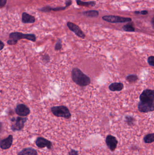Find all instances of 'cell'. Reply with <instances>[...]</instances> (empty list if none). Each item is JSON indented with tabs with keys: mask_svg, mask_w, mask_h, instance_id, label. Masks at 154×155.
Instances as JSON below:
<instances>
[{
	"mask_svg": "<svg viewBox=\"0 0 154 155\" xmlns=\"http://www.w3.org/2000/svg\"><path fill=\"white\" fill-rule=\"evenodd\" d=\"M15 112L17 115L21 117H26L30 113V108L24 104H19L15 108Z\"/></svg>",
	"mask_w": 154,
	"mask_h": 155,
	"instance_id": "11",
	"label": "cell"
},
{
	"mask_svg": "<svg viewBox=\"0 0 154 155\" xmlns=\"http://www.w3.org/2000/svg\"><path fill=\"white\" fill-rule=\"evenodd\" d=\"M10 39L7 41V43L10 45H15L17 43L18 40L21 39H26L33 42H36V37L35 34H24L19 32H13L9 35Z\"/></svg>",
	"mask_w": 154,
	"mask_h": 155,
	"instance_id": "2",
	"label": "cell"
},
{
	"mask_svg": "<svg viewBox=\"0 0 154 155\" xmlns=\"http://www.w3.org/2000/svg\"><path fill=\"white\" fill-rule=\"evenodd\" d=\"M71 76L73 81L81 87L88 86L91 83L89 77L77 68L73 69L71 72Z\"/></svg>",
	"mask_w": 154,
	"mask_h": 155,
	"instance_id": "1",
	"label": "cell"
},
{
	"mask_svg": "<svg viewBox=\"0 0 154 155\" xmlns=\"http://www.w3.org/2000/svg\"><path fill=\"white\" fill-rule=\"evenodd\" d=\"M67 25L69 30L74 32L77 37L82 39L85 38V34L78 25L70 22H68Z\"/></svg>",
	"mask_w": 154,
	"mask_h": 155,
	"instance_id": "10",
	"label": "cell"
},
{
	"mask_svg": "<svg viewBox=\"0 0 154 155\" xmlns=\"http://www.w3.org/2000/svg\"><path fill=\"white\" fill-rule=\"evenodd\" d=\"M73 3V1L72 0H67L66 2H65V5H66V7H70Z\"/></svg>",
	"mask_w": 154,
	"mask_h": 155,
	"instance_id": "28",
	"label": "cell"
},
{
	"mask_svg": "<svg viewBox=\"0 0 154 155\" xmlns=\"http://www.w3.org/2000/svg\"><path fill=\"white\" fill-rule=\"evenodd\" d=\"M123 29L124 31H125L127 32H134L135 31V28H134L132 23H130L124 25L123 27Z\"/></svg>",
	"mask_w": 154,
	"mask_h": 155,
	"instance_id": "20",
	"label": "cell"
},
{
	"mask_svg": "<svg viewBox=\"0 0 154 155\" xmlns=\"http://www.w3.org/2000/svg\"><path fill=\"white\" fill-rule=\"evenodd\" d=\"M151 25H152V27L154 29V17L152 18V20H151Z\"/></svg>",
	"mask_w": 154,
	"mask_h": 155,
	"instance_id": "31",
	"label": "cell"
},
{
	"mask_svg": "<svg viewBox=\"0 0 154 155\" xmlns=\"http://www.w3.org/2000/svg\"><path fill=\"white\" fill-rule=\"evenodd\" d=\"M61 48H62V44H61V39L58 38V39L57 43L55 44L54 49H55V51H58L60 50Z\"/></svg>",
	"mask_w": 154,
	"mask_h": 155,
	"instance_id": "23",
	"label": "cell"
},
{
	"mask_svg": "<svg viewBox=\"0 0 154 155\" xmlns=\"http://www.w3.org/2000/svg\"><path fill=\"white\" fill-rule=\"evenodd\" d=\"M139 98L141 102L154 103V90H144L140 96Z\"/></svg>",
	"mask_w": 154,
	"mask_h": 155,
	"instance_id": "8",
	"label": "cell"
},
{
	"mask_svg": "<svg viewBox=\"0 0 154 155\" xmlns=\"http://www.w3.org/2000/svg\"><path fill=\"white\" fill-rule=\"evenodd\" d=\"M27 120V118L17 117L16 118H12L11 119V121L14 123L11 125V130L14 132L22 131L24 127V125Z\"/></svg>",
	"mask_w": 154,
	"mask_h": 155,
	"instance_id": "4",
	"label": "cell"
},
{
	"mask_svg": "<svg viewBox=\"0 0 154 155\" xmlns=\"http://www.w3.org/2000/svg\"><path fill=\"white\" fill-rule=\"evenodd\" d=\"M134 13L135 15H139V14H141V11H135Z\"/></svg>",
	"mask_w": 154,
	"mask_h": 155,
	"instance_id": "32",
	"label": "cell"
},
{
	"mask_svg": "<svg viewBox=\"0 0 154 155\" xmlns=\"http://www.w3.org/2000/svg\"><path fill=\"white\" fill-rule=\"evenodd\" d=\"M82 14L84 16H87V17L94 18V17H97L98 16L99 12L96 10H89L84 11L82 12Z\"/></svg>",
	"mask_w": 154,
	"mask_h": 155,
	"instance_id": "18",
	"label": "cell"
},
{
	"mask_svg": "<svg viewBox=\"0 0 154 155\" xmlns=\"http://www.w3.org/2000/svg\"><path fill=\"white\" fill-rule=\"evenodd\" d=\"M102 19L112 23H124L127 22H130L132 21V19L130 18L121 17V16H105L102 17Z\"/></svg>",
	"mask_w": 154,
	"mask_h": 155,
	"instance_id": "5",
	"label": "cell"
},
{
	"mask_svg": "<svg viewBox=\"0 0 154 155\" xmlns=\"http://www.w3.org/2000/svg\"><path fill=\"white\" fill-rule=\"evenodd\" d=\"M7 0H0V7L2 8L6 6Z\"/></svg>",
	"mask_w": 154,
	"mask_h": 155,
	"instance_id": "27",
	"label": "cell"
},
{
	"mask_svg": "<svg viewBox=\"0 0 154 155\" xmlns=\"http://www.w3.org/2000/svg\"><path fill=\"white\" fill-rule=\"evenodd\" d=\"M105 143L109 149L112 152H114L117 148L118 142L115 136L112 135H108L105 138Z\"/></svg>",
	"mask_w": 154,
	"mask_h": 155,
	"instance_id": "9",
	"label": "cell"
},
{
	"mask_svg": "<svg viewBox=\"0 0 154 155\" xmlns=\"http://www.w3.org/2000/svg\"><path fill=\"white\" fill-rule=\"evenodd\" d=\"M22 22L24 24H32L36 22L35 16L30 15L26 12H23L22 14Z\"/></svg>",
	"mask_w": 154,
	"mask_h": 155,
	"instance_id": "13",
	"label": "cell"
},
{
	"mask_svg": "<svg viewBox=\"0 0 154 155\" xmlns=\"http://www.w3.org/2000/svg\"><path fill=\"white\" fill-rule=\"evenodd\" d=\"M13 141V136L12 135H10L7 138L2 139L0 142V148L1 149H8L12 146Z\"/></svg>",
	"mask_w": 154,
	"mask_h": 155,
	"instance_id": "12",
	"label": "cell"
},
{
	"mask_svg": "<svg viewBox=\"0 0 154 155\" xmlns=\"http://www.w3.org/2000/svg\"><path fill=\"white\" fill-rule=\"evenodd\" d=\"M138 110L139 111L143 113L154 111V103L140 101L138 104Z\"/></svg>",
	"mask_w": 154,
	"mask_h": 155,
	"instance_id": "6",
	"label": "cell"
},
{
	"mask_svg": "<svg viewBox=\"0 0 154 155\" xmlns=\"http://www.w3.org/2000/svg\"><path fill=\"white\" fill-rule=\"evenodd\" d=\"M135 121V119L132 116H126L125 122L129 126H132L133 125Z\"/></svg>",
	"mask_w": 154,
	"mask_h": 155,
	"instance_id": "22",
	"label": "cell"
},
{
	"mask_svg": "<svg viewBox=\"0 0 154 155\" xmlns=\"http://www.w3.org/2000/svg\"><path fill=\"white\" fill-rule=\"evenodd\" d=\"M4 46H5V45H4V43H3L2 41H1V49H0L1 51L2 50Z\"/></svg>",
	"mask_w": 154,
	"mask_h": 155,
	"instance_id": "30",
	"label": "cell"
},
{
	"mask_svg": "<svg viewBox=\"0 0 154 155\" xmlns=\"http://www.w3.org/2000/svg\"><path fill=\"white\" fill-rule=\"evenodd\" d=\"M17 155H38V152L37 151L33 148H24L18 152Z\"/></svg>",
	"mask_w": 154,
	"mask_h": 155,
	"instance_id": "14",
	"label": "cell"
},
{
	"mask_svg": "<svg viewBox=\"0 0 154 155\" xmlns=\"http://www.w3.org/2000/svg\"><path fill=\"white\" fill-rule=\"evenodd\" d=\"M147 62L150 66H154V56H149L147 59Z\"/></svg>",
	"mask_w": 154,
	"mask_h": 155,
	"instance_id": "24",
	"label": "cell"
},
{
	"mask_svg": "<svg viewBox=\"0 0 154 155\" xmlns=\"http://www.w3.org/2000/svg\"><path fill=\"white\" fill-rule=\"evenodd\" d=\"M67 7H57L53 8L49 6H46V7H43L39 9L38 10L39 11L43 12H48L53 10V11H58L61 10H64L67 9Z\"/></svg>",
	"mask_w": 154,
	"mask_h": 155,
	"instance_id": "15",
	"label": "cell"
},
{
	"mask_svg": "<svg viewBox=\"0 0 154 155\" xmlns=\"http://www.w3.org/2000/svg\"><path fill=\"white\" fill-rule=\"evenodd\" d=\"M124 85L121 83H113L110 84L109 88L113 92L120 91L124 89Z\"/></svg>",
	"mask_w": 154,
	"mask_h": 155,
	"instance_id": "16",
	"label": "cell"
},
{
	"mask_svg": "<svg viewBox=\"0 0 154 155\" xmlns=\"http://www.w3.org/2000/svg\"><path fill=\"white\" fill-rule=\"evenodd\" d=\"M76 2L78 6L87 7H93L96 5V2L94 1H83L81 0H76Z\"/></svg>",
	"mask_w": 154,
	"mask_h": 155,
	"instance_id": "17",
	"label": "cell"
},
{
	"mask_svg": "<svg viewBox=\"0 0 154 155\" xmlns=\"http://www.w3.org/2000/svg\"><path fill=\"white\" fill-rule=\"evenodd\" d=\"M68 155H79V152L75 149H72L69 151Z\"/></svg>",
	"mask_w": 154,
	"mask_h": 155,
	"instance_id": "26",
	"label": "cell"
},
{
	"mask_svg": "<svg viewBox=\"0 0 154 155\" xmlns=\"http://www.w3.org/2000/svg\"><path fill=\"white\" fill-rule=\"evenodd\" d=\"M35 142L37 147L40 148H47L49 150H52L53 148L52 142L47 139L41 136L38 137L36 139Z\"/></svg>",
	"mask_w": 154,
	"mask_h": 155,
	"instance_id": "7",
	"label": "cell"
},
{
	"mask_svg": "<svg viewBox=\"0 0 154 155\" xmlns=\"http://www.w3.org/2000/svg\"><path fill=\"white\" fill-rule=\"evenodd\" d=\"M148 13V11H147V10H142V11H141V15H147Z\"/></svg>",
	"mask_w": 154,
	"mask_h": 155,
	"instance_id": "29",
	"label": "cell"
},
{
	"mask_svg": "<svg viewBox=\"0 0 154 155\" xmlns=\"http://www.w3.org/2000/svg\"><path fill=\"white\" fill-rule=\"evenodd\" d=\"M42 60L45 64L48 63V62L50 61V56L48 54H45L43 55Z\"/></svg>",
	"mask_w": 154,
	"mask_h": 155,
	"instance_id": "25",
	"label": "cell"
},
{
	"mask_svg": "<svg viewBox=\"0 0 154 155\" xmlns=\"http://www.w3.org/2000/svg\"><path fill=\"white\" fill-rule=\"evenodd\" d=\"M143 141L147 144H150L154 142V133H148L144 136Z\"/></svg>",
	"mask_w": 154,
	"mask_h": 155,
	"instance_id": "19",
	"label": "cell"
},
{
	"mask_svg": "<svg viewBox=\"0 0 154 155\" xmlns=\"http://www.w3.org/2000/svg\"><path fill=\"white\" fill-rule=\"evenodd\" d=\"M126 79L128 82L133 83H135V82L137 81L138 78V76L136 75H130L127 76Z\"/></svg>",
	"mask_w": 154,
	"mask_h": 155,
	"instance_id": "21",
	"label": "cell"
},
{
	"mask_svg": "<svg viewBox=\"0 0 154 155\" xmlns=\"http://www.w3.org/2000/svg\"><path fill=\"white\" fill-rule=\"evenodd\" d=\"M51 111L54 116L58 118L69 119L72 116L69 109L65 106L53 107L51 108Z\"/></svg>",
	"mask_w": 154,
	"mask_h": 155,
	"instance_id": "3",
	"label": "cell"
}]
</instances>
